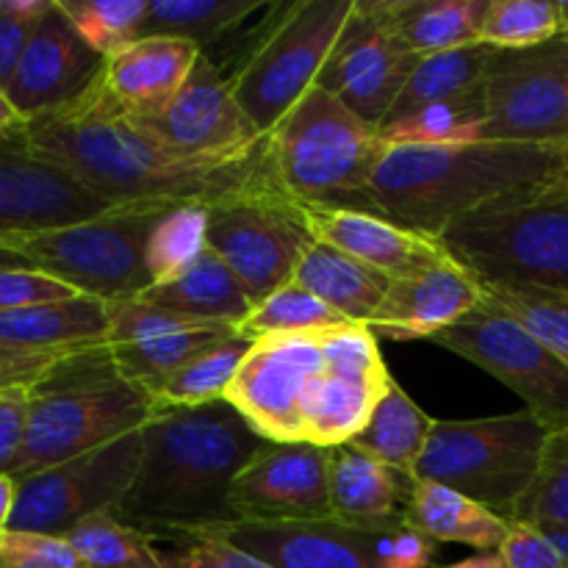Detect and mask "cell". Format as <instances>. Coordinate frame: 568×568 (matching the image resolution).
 <instances>
[{
    "label": "cell",
    "instance_id": "91938a15",
    "mask_svg": "<svg viewBox=\"0 0 568 568\" xmlns=\"http://www.w3.org/2000/svg\"><path fill=\"white\" fill-rule=\"evenodd\" d=\"M560 37H568V33H560Z\"/></svg>",
    "mask_w": 568,
    "mask_h": 568
},
{
    "label": "cell",
    "instance_id": "4fadbf2b",
    "mask_svg": "<svg viewBox=\"0 0 568 568\" xmlns=\"http://www.w3.org/2000/svg\"><path fill=\"white\" fill-rule=\"evenodd\" d=\"M311 244L297 203L281 189L209 209V247L225 261L253 305L292 283L297 261Z\"/></svg>",
    "mask_w": 568,
    "mask_h": 568
},
{
    "label": "cell",
    "instance_id": "6f0895ef",
    "mask_svg": "<svg viewBox=\"0 0 568 568\" xmlns=\"http://www.w3.org/2000/svg\"><path fill=\"white\" fill-rule=\"evenodd\" d=\"M3 270H31V264H28L20 253H14V250L0 244V272Z\"/></svg>",
    "mask_w": 568,
    "mask_h": 568
},
{
    "label": "cell",
    "instance_id": "6da1fadb",
    "mask_svg": "<svg viewBox=\"0 0 568 568\" xmlns=\"http://www.w3.org/2000/svg\"><path fill=\"white\" fill-rule=\"evenodd\" d=\"M22 133L39 159L116 209L181 203L214 209L244 194L281 189L266 164V150L236 164L192 159L87 98L26 122Z\"/></svg>",
    "mask_w": 568,
    "mask_h": 568
},
{
    "label": "cell",
    "instance_id": "db71d44e",
    "mask_svg": "<svg viewBox=\"0 0 568 568\" xmlns=\"http://www.w3.org/2000/svg\"><path fill=\"white\" fill-rule=\"evenodd\" d=\"M17 477L14 475H0V536L9 532L11 519H14V508H17Z\"/></svg>",
    "mask_w": 568,
    "mask_h": 568
},
{
    "label": "cell",
    "instance_id": "f907efd6",
    "mask_svg": "<svg viewBox=\"0 0 568 568\" xmlns=\"http://www.w3.org/2000/svg\"><path fill=\"white\" fill-rule=\"evenodd\" d=\"M28 392L31 388L0 392V475H11L26 444Z\"/></svg>",
    "mask_w": 568,
    "mask_h": 568
},
{
    "label": "cell",
    "instance_id": "4dcf8cb0",
    "mask_svg": "<svg viewBox=\"0 0 568 568\" xmlns=\"http://www.w3.org/2000/svg\"><path fill=\"white\" fill-rule=\"evenodd\" d=\"M433 425H436V419H430L405 394V388L397 381H392L388 392L372 410L364 430L349 444L386 464L397 475L414 480L416 466H419L427 442H430Z\"/></svg>",
    "mask_w": 568,
    "mask_h": 568
},
{
    "label": "cell",
    "instance_id": "11a10c76",
    "mask_svg": "<svg viewBox=\"0 0 568 568\" xmlns=\"http://www.w3.org/2000/svg\"><path fill=\"white\" fill-rule=\"evenodd\" d=\"M22 125H26V122H22V116L17 114L14 105L9 103L6 92H0V142H3L6 136H11L14 131H20Z\"/></svg>",
    "mask_w": 568,
    "mask_h": 568
},
{
    "label": "cell",
    "instance_id": "681fc988",
    "mask_svg": "<svg viewBox=\"0 0 568 568\" xmlns=\"http://www.w3.org/2000/svg\"><path fill=\"white\" fill-rule=\"evenodd\" d=\"M172 568H272L255 555L222 541V538L205 536L192 538L178 558H172Z\"/></svg>",
    "mask_w": 568,
    "mask_h": 568
},
{
    "label": "cell",
    "instance_id": "f5cc1de1",
    "mask_svg": "<svg viewBox=\"0 0 568 568\" xmlns=\"http://www.w3.org/2000/svg\"><path fill=\"white\" fill-rule=\"evenodd\" d=\"M50 6H53V0H0V11L28 22L42 20L50 11Z\"/></svg>",
    "mask_w": 568,
    "mask_h": 568
},
{
    "label": "cell",
    "instance_id": "74e56055",
    "mask_svg": "<svg viewBox=\"0 0 568 568\" xmlns=\"http://www.w3.org/2000/svg\"><path fill=\"white\" fill-rule=\"evenodd\" d=\"M209 250V209L200 203L170 205L148 236L144 264L153 286L170 283Z\"/></svg>",
    "mask_w": 568,
    "mask_h": 568
},
{
    "label": "cell",
    "instance_id": "5b68a950",
    "mask_svg": "<svg viewBox=\"0 0 568 568\" xmlns=\"http://www.w3.org/2000/svg\"><path fill=\"white\" fill-rule=\"evenodd\" d=\"M264 150L272 178L294 203L369 214V183L386 144L331 92L311 89L266 133Z\"/></svg>",
    "mask_w": 568,
    "mask_h": 568
},
{
    "label": "cell",
    "instance_id": "7bdbcfd3",
    "mask_svg": "<svg viewBox=\"0 0 568 568\" xmlns=\"http://www.w3.org/2000/svg\"><path fill=\"white\" fill-rule=\"evenodd\" d=\"M544 519L568 525V427L549 436L536 483L510 516V521Z\"/></svg>",
    "mask_w": 568,
    "mask_h": 568
},
{
    "label": "cell",
    "instance_id": "f1b7e54d",
    "mask_svg": "<svg viewBox=\"0 0 568 568\" xmlns=\"http://www.w3.org/2000/svg\"><path fill=\"white\" fill-rule=\"evenodd\" d=\"M109 303L78 297L0 314V342L26 349H87L105 347Z\"/></svg>",
    "mask_w": 568,
    "mask_h": 568
},
{
    "label": "cell",
    "instance_id": "f6af8a7d",
    "mask_svg": "<svg viewBox=\"0 0 568 568\" xmlns=\"http://www.w3.org/2000/svg\"><path fill=\"white\" fill-rule=\"evenodd\" d=\"M366 541L377 568H430L436 555V541L405 525L403 516L375 530H366Z\"/></svg>",
    "mask_w": 568,
    "mask_h": 568
},
{
    "label": "cell",
    "instance_id": "603a6c76",
    "mask_svg": "<svg viewBox=\"0 0 568 568\" xmlns=\"http://www.w3.org/2000/svg\"><path fill=\"white\" fill-rule=\"evenodd\" d=\"M483 300V283L453 258L419 275L392 281L386 300L366 327L377 342L436 338L438 333L480 308Z\"/></svg>",
    "mask_w": 568,
    "mask_h": 568
},
{
    "label": "cell",
    "instance_id": "ba28073f",
    "mask_svg": "<svg viewBox=\"0 0 568 568\" xmlns=\"http://www.w3.org/2000/svg\"><path fill=\"white\" fill-rule=\"evenodd\" d=\"M355 3L358 0L272 3L258 42L227 78L233 98L264 136L316 87Z\"/></svg>",
    "mask_w": 568,
    "mask_h": 568
},
{
    "label": "cell",
    "instance_id": "f546056e",
    "mask_svg": "<svg viewBox=\"0 0 568 568\" xmlns=\"http://www.w3.org/2000/svg\"><path fill=\"white\" fill-rule=\"evenodd\" d=\"M486 6L488 0H381L394 37L416 55L480 42Z\"/></svg>",
    "mask_w": 568,
    "mask_h": 568
},
{
    "label": "cell",
    "instance_id": "d6a6232c",
    "mask_svg": "<svg viewBox=\"0 0 568 568\" xmlns=\"http://www.w3.org/2000/svg\"><path fill=\"white\" fill-rule=\"evenodd\" d=\"M494 53H497V50L477 42L469 44V48L422 55L416 70L410 72L408 83H405L403 94H399L397 103H394L392 114L386 116V122H383L381 128L405 120V116L416 114V111L427 109V105L442 103V100H449L455 98V94H464L469 92V89L480 87Z\"/></svg>",
    "mask_w": 568,
    "mask_h": 568
},
{
    "label": "cell",
    "instance_id": "52a82bcc",
    "mask_svg": "<svg viewBox=\"0 0 568 568\" xmlns=\"http://www.w3.org/2000/svg\"><path fill=\"white\" fill-rule=\"evenodd\" d=\"M549 436L527 408L488 419H436L414 480L453 488L510 521L536 483Z\"/></svg>",
    "mask_w": 568,
    "mask_h": 568
},
{
    "label": "cell",
    "instance_id": "c3c4849f",
    "mask_svg": "<svg viewBox=\"0 0 568 568\" xmlns=\"http://www.w3.org/2000/svg\"><path fill=\"white\" fill-rule=\"evenodd\" d=\"M508 568H568L558 549L527 521H508V536L499 547Z\"/></svg>",
    "mask_w": 568,
    "mask_h": 568
},
{
    "label": "cell",
    "instance_id": "7c38bea8",
    "mask_svg": "<svg viewBox=\"0 0 568 568\" xmlns=\"http://www.w3.org/2000/svg\"><path fill=\"white\" fill-rule=\"evenodd\" d=\"M142 464V430L105 447L20 477L17 508L9 530L67 536L94 514H114L136 480Z\"/></svg>",
    "mask_w": 568,
    "mask_h": 568
},
{
    "label": "cell",
    "instance_id": "9f6ffc18",
    "mask_svg": "<svg viewBox=\"0 0 568 568\" xmlns=\"http://www.w3.org/2000/svg\"><path fill=\"white\" fill-rule=\"evenodd\" d=\"M442 568H508V564L499 558V552H480V555H475V558L460 560V564L442 566Z\"/></svg>",
    "mask_w": 568,
    "mask_h": 568
},
{
    "label": "cell",
    "instance_id": "30bf717a",
    "mask_svg": "<svg viewBox=\"0 0 568 568\" xmlns=\"http://www.w3.org/2000/svg\"><path fill=\"white\" fill-rule=\"evenodd\" d=\"M430 342L497 377L552 433L568 427V366L494 303L483 300Z\"/></svg>",
    "mask_w": 568,
    "mask_h": 568
},
{
    "label": "cell",
    "instance_id": "ac0fdd59",
    "mask_svg": "<svg viewBox=\"0 0 568 568\" xmlns=\"http://www.w3.org/2000/svg\"><path fill=\"white\" fill-rule=\"evenodd\" d=\"M22 128L0 142V244L116 211L64 170L39 159Z\"/></svg>",
    "mask_w": 568,
    "mask_h": 568
},
{
    "label": "cell",
    "instance_id": "680465c9",
    "mask_svg": "<svg viewBox=\"0 0 568 568\" xmlns=\"http://www.w3.org/2000/svg\"><path fill=\"white\" fill-rule=\"evenodd\" d=\"M555 3H558L560 33H568V0H555Z\"/></svg>",
    "mask_w": 568,
    "mask_h": 568
},
{
    "label": "cell",
    "instance_id": "bcb514c9",
    "mask_svg": "<svg viewBox=\"0 0 568 568\" xmlns=\"http://www.w3.org/2000/svg\"><path fill=\"white\" fill-rule=\"evenodd\" d=\"M78 297L75 288L39 270H3L0 272V314L6 311L31 308L42 303Z\"/></svg>",
    "mask_w": 568,
    "mask_h": 568
},
{
    "label": "cell",
    "instance_id": "83f0119b",
    "mask_svg": "<svg viewBox=\"0 0 568 568\" xmlns=\"http://www.w3.org/2000/svg\"><path fill=\"white\" fill-rule=\"evenodd\" d=\"M292 283L320 297L353 325H369L386 300L392 277L311 239L300 255Z\"/></svg>",
    "mask_w": 568,
    "mask_h": 568
},
{
    "label": "cell",
    "instance_id": "277c9868",
    "mask_svg": "<svg viewBox=\"0 0 568 568\" xmlns=\"http://www.w3.org/2000/svg\"><path fill=\"white\" fill-rule=\"evenodd\" d=\"M153 414L150 394L116 372L109 347L70 355L28 392L26 444L11 475L20 480L105 447Z\"/></svg>",
    "mask_w": 568,
    "mask_h": 568
},
{
    "label": "cell",
    "instance_id": "8fae6325",
    "mask_svg": "<svg viewBox=\"0 0 568 568\" xmlns=\"http://www.w3.org/2000/svg\"><path fill=\"white\" fill-rule=\"evenodd\" d=\"M483 142L568 144V37L497 50L480 81Z\"/></svg>",
    "mask_w": 568,
    "mask_h": 568
},
{
    "label": "cell",
    "instance_id": "5bb4252c",
    "mask_svg": "<svg viewBox=\"0 0 568 568\" xmlns=\"http://www.w3.org/2000/svg\"><path fill=\"white\" fill-rule=\"evenodd\" d=\"M322 355L303 403V436L305 444L333 449L364 430L394 377L366 325L322 331Z\"/></svg>",
    "mask_w": 568,
    "mask_h": 568
},
{
    "label": "cell",
    "instance_id": "9c48e42d",
    "mask_svg": "<svg viewBox=\"0 0 568 568\" xmlns=\"http://www.w3.org/2000/svg\"><path fill=\"white\" fill-rule=\"evenodd\" d=\"M170 205H122L75 225L9 239L3 247L20 253L31 270L67 283L78 294L103 303H125L153 286L144 250L155 220Z\"/></svg>",
    "mask_w": 568,
    "mask_h": 568
},
{
    "label": "cell",
    "instance_id": "816d5d0a",
    "mask_svg": "<svg viewBox=\"0 0 568 568\" xmlns=\"http://www.w3.org/2000/svg\"><path fill=\"white\" fill-rule=\"evenodd\" d=\"M33 28H37V22L20 20V17L0 11V92L9 89L11 78H14L17 67L26 55L28 42H31Z\"/></svg>",
    "mask_w": 568,
    "mask_h": 568
},
{
    "label": "cell",
    "instance_id": "ee69618b",
    "mask_svg": "<svg viewBox=\"0 0 568 568\" xmlns=\"http://www.w3.org/2000/svg\"><path fill=\"white\" fill-rule=\"evenodd\" d=\"M0 568H83L64 536L9 530L0 536Z\"/></svg>",
    "mask_w": 568,
    "mask_h": 568
},
{
    "label": "cell",
    "instance_id": "60d3db41",
    "mask_svg": "<svg viewBox=\"0 0 568 568\" xmlns=\"http://www.w3.org/2000/svg\"><path fill=\"white\" fill-rule=\"evenodd\" d=\"M89 48L103 59L142 37L150 0H55Z\"/></svg>",
    "mask_w": 568,
    "mask_h": 568
},
{
    "label": "cell",
    "instance_id": "b9f144b4",
    "mask_svg": "<svg viewBox=\"0 0 568 568\" xmlns=\"http://www.w3.org/2000/svg\"><path fill=\"white\" fill-rule=\"evenodd\" d=\"M560 37L555 0H488L480 42L494 50H527Z\"/></svg>",
    "mask_w": 568,
    "mask_h": 568
},
{
    "label": "cell",
    "instance_id": "3957f363",
    "mask_svg": "<svg viewBox=\"0 0 568 568\" xmlns=\"http://www.w3.org/2000/svg\"><path fill=\"white\" fill-rule=\"evenodd\" d=\"M568 181V144H386L369 183V214L438 239L460 216Z\"/></svg>",
    "mask_w": 568,
    "mask_h": 568
},
{
    "label": "cell",
    "instance_id": "f35d334b",
    "mask_svg": "<svg viewBox=\"0 0 568 568\" xmlns=\"http://www.w3.org/2000/svg\"><path fill=\"white\" fill-rule=\"evenodd\" d=\"M483 292L568 366V292L527 283H483Z\"/></svg>",
    "mask_w": 568,
    "mask_h": 568
},
{
    "label": "cell",
    "instance_id": "836d02e7",
    "mask_svg": "<svg viewBox=\"0 0 568 568\" xmlns=\"http://www.w3.org/2000/svg\"><path fill=\"white\" fill-rule=\"evenodd\" d=\"M266 6L264 0H150L142 37L183 39L203 50Z\"/></svg>",
    "mask_w": 568,
    "mask_h": 568
},
{
    "label": "cell",
    "instance_id": "e0dca14e",
    "mask_svg": "<svg viewBox=\"0 0 568 568\" xmlns=\"http://www.w3.org/2000/svg\"><path fill=\"white\" fill-rule=\"evenodd\" d=\"M131 122L192 159L236 164L264 150V133L244 114L227 78L205 53L159 114Z\"/></svg>",
    "mask_w": 568,
    "mask_h": 568
},
{
    "label": "cell",
    "instance_id": "1f68e13d",
    "mask_svg": "<svg viewBox=\"0 0 568 568\" xmlns=\"http://www.w3.org/2000/svg\"><path fill=\"white\" fill-rule=\"evenodd\" d=\"M236 327L227 325H197L186 327V331L144 338V342L111 344V347L105 344V347H109L116 372H120L125 381H131L133 386L153 394L155 388L164 386L175 372H181L183 366L192 364L197 355H203L205 349L225 342V338L236 336Z\"/></svg>",
    "mask_w": 568,
    "mask_h": 568
},
{
    "label": "cell",
    "instance_id": "8d00e7d4",
    "mask_svg": "<svg viewBox=\"0 0 568 568\" xmlns=\"http://www.w3.org/2000/svg\"><path fill=\"white\" fill-rule=\"evenodd\" d=\"M64 538L83 568H172V558L155 547L153 536L125 525L114 514L89 516Z\"/></svg>",
    "mask_w": 568,
    "mask_h": 568
},
{
    "label": "cell",
    "instance_id": "d4e9b609",
    "mask_svg": "<svg viewBox=\"0 0 568 568\" xmlns=\"http://www.w3.org/2000/svg\"><path fill=\"white\" fill-rule=\"evenodd\" d=\"M408 477L397 475L353 444L327 449L331 519L338 525L375 530L399 519Z\"/></svg>",
    "mask_w": 568,
    "mask_h": 568
},
{
    "label": "cell",
    "instance_id": "4316f807",
    "mask_svg": "<svg viewBox=\"0 0 568 568\" xmlns=\"http://www.w3.org/2000/svg\"><path fill=\"white\" fill-rule=\"evenodd\" d=\"M139 300L161 311H170V314L186 316V320L205 322V325H227L236 331L255 308L253 300L244 294L233 272L225 266V261L211 247L175 281L150 286Z\"/></svg>",
    "mask_w": 568,
    "mask_h": 568
},
{
    "label": "cell",
    "instance_id": "8992f818",
    "mask_svg": "<svg viewBox=\"0 0 568 568\" xmlns=\"http://www.w3.org/2000/svg\"><path fill=\"white\" fill-rule=\"evenodd\" d=\"M480 283L568 292V181L483 205L438 236Z\"/></svg>",
    "mask_w": 568,
    "mask_h": 568
},
{
    "label": "cell",
    "instance_id": "484cf974",
    "mask_svg": "<svg viewBox=\"0 0 568 568\" xmlns=\"http://www.w3.org/2000/svg\"><path fill=\"white\" fill-rule=\"evenodd\" d=\"M399 516L405 525L419 530L430 541L466 544L480 552H499L505 536H508V519L491 514L475 499L430 480L408 483Z\"/></svg>",
    "mask_w": 568,
    "mask_h": 568
},
{
    "label": "cell",
    "instance_id": "e575fe53",
    "mask_svg": "<svg viewBox=\"0 0 568 568\" xmlns=\"http://www.w3.org/2000/svg\"><path fill=\"white\" fill-rule=\"evenodd\" d=\"M253 338H244L236 333V336L209 347L203 355H197L192 364H186L181 372H175L164 386H159L150 394L153 408H200V405H211L225 399L227 388H231L233 377H236L239 366L244 364V358H247V353L253 349Z\"/></svg>",
    "mask_w": 568,
    "mask_h": 568
},
{
    "label": "cell",
    "instance_id": "2e32d148",
    "mask_svg": "<svg viewBox=\"0 0 568 568\" xmlns=\"http://www.w3.org/2000/svg\"><path fill=\"white\" fill-rule=\"evenodd\" d=\"M322 358V331L258 338L225 399L270 444H305L303 403Z\"/></svg>",
    "mask_w": 568,
    "mask_h": 568
},
{
    "label": "cell",
    "instance_id": "cb8c5ba5",
    "mask_svg": "<svg viewBox=\"0 0 568 568\" xmlns=\"http://www.w3.org/2000/svg\"><path fill=\"white\" fill-rule=\"evenodd\" d=\"M209 536L255 555L272 568H377L366 530L333 519L231 521Z\"/></svg>",
    "mask_w": 568,
    "mask_h": 568
},
{
    "label": "cell",
    "instance_id": "d6986e66",
    "mask_svg": "<svg viewBox=\"0 0 568 568\" xmlns=\"http://www.w3.org/2000/svg\"><path fill=\"white\" fill-rule=\"evenodd\" d=\"M236 521L331 519L327 449L314 444H270L231 486Z\"/></svg>",
    "mask_w": 568,
    "mask_h": 568
},
{
    "label": "cell",
    "instance_id": "ffe728a7",
    "mask_svg": "<svg viewBox=\"0 0 568 568\" xmlns=\"http://www.w3.org/2000/svg\"><path fill=\"white\" fill-rule=\"evenodd\" d=\"M103 55L89 48L53 0L48 14L33 28L6 98L22 122H31L83 98L103 72Z\"/></svg>",
    "mask_w": 568,
    "mask_h": 568
},
{
    "label": "cell",
    "instance_id": "ab89813d",
    "mask_svg": "<svg viewBox=\"0 0 568 568\" xmlns=\"http://www.w3.org/2000/svg\"><path fill=\"white\" fill-rule=\"evenodd\" d=\"M342 325H353V322L344 320L331 305L300 288L297 283H286L264 303L255 305L253 314L239 325V336L258 342L264 336H294V333L327 331V327Z\"/></svg>",
    "mask_w": 568,
    "mask_h": 568
},
{
    "label": "cell",
    "instance_id": "7402d4cb",
    "mask_svg": "<svg viewBox=\"0 0 568 568\" xmlns=\"http://www.w3.org/2000/svg\"><path fill=\"white\" fill-rule=\"evenodd\" d=\"M297 216L314 242L327 244L392 281L419 275V272L453 261L438 239L397 225L386 216L353 209H327V205L297 203Z\"/></svg>",
    "mask_w": 568,
    "mask_h": 568
},
{
    "label": "cell",
    "instance_id": "7a4b0ae2",
    "mask_svg": "<svg viewBox=\"0 0 568 568\" xmlns=\"http://www.w3.org/2000/svg\"><path fill=\"white\" fill-rule=\"evenodd\" d=\"M270 447L227 399L155 410L142 464L114 516L153 538H203L236 521L231 486Z\"/></svg>",
    "mask_w": 568,
    "mask_h": 568
},
{
    "label": "cell",
    "instance_id": "44dd1931",
    "mask_svg": "<svg viewBox=\"0 0 568 568\" xmlns=\"http://www.w3.org/2000/svg\"><path fill=\"white\" fill-rule=\"evenodd\" d=\"M203 50L172 37H142L109 55L83 98L122 120L159 114L183 89Z\"/></svg>",
    "mask_w": 568,
    "mask_h": 568
},
{
    "label": "cell",
    "instance_id": "9a60e30c",
    "mask_svg": "<svg viewBox=\"0 0 568 568\" xmlns=\"http://www.w3.org/2000/svg\"><path fill=\"white\" fill-rule=\"evenodd\" d=\"M419 59L394 37L381 0H358L316 87L342 100L366 125L381 128Z\"/></svg>",
    "mask_w": 568,
    "mask_h": 568
},
{
    "label": "cell",
    "instance_id": "7dc6e473",
    "mask_svg": "<svg viewBox=\"0 0 568 568\" xmlns=\"http://www.w3.org/2000/svg\"><path fill=\"white\" fill-rule=\"evenodd\" d=\"M75 353H83V349H26L0 342V392L33 388L48 372H53L61 361Z\"/></svg>",
    "mask_w": 568,
    "mask_h": 568
},
{
    "label": "cell",
    "instance_id": "d590c367",
    "mask_svg": "<svg viewBox=\"0 0 568 568\" xmlns=\"http://www.w3.org/2000/svg\"><path fill=\"white\" fill-rule=\"evenodd\" d=\"M486 128V100L483 89L475 87L464 94L433 103L405 120L377 128L383 144H419V148H442V144L483 142Z\"/></svg>",
    "mask_w": 568,
    "mask_h": 568
}]
</instances>
